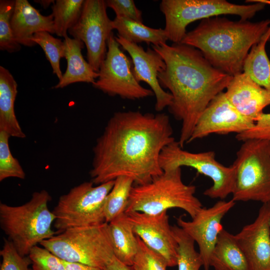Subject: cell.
Wrapping results in <instances>:
<instances>
[{"instance_id": "cell-1", "label": "cell", "mask_w": 270, "mask_h": 270, "mask_svg": "<svg viewBox=\"0 0 270 270\" xmlns=\"http://www.w3.org/2000/svg\"><path fill=\"white\" fill-rule=\"evenodd\" d=\"M172 134L165 113L115 112L94 146L91 182L98 185L126 176L135 185L150 182L163 172L159 158L176 140Z\"/></svg>"}, {"instance_id": "cell-2", "label": "cell", "mask_w": 270, "mask_h": 270, "mask_svg": "<svg viewBox=\"0 0 270 270\" xmlns=\"http://www.w3.org/2000/svg\"><path fill=\"white\" fill-rule=\"evenodd\" d=\"M152 47L166 64L158 78L160 86L168 89L172 96L168 108L182 122L178 142L183 148L204 110L226 89L232 76L213 66L200 50L192 46L166 42Z\"/></svg>"}, {"instance_id": "cell-3", "label": "cell", "mask_w": 270, "mask_h": 270, "mask_svg": "<svg viewBox=\"0 0 270 270\" xmlns=\"http://www.w3.org/2000/svg\"><path fill=\"white\" fill-rule=\"evenodd\" d=\"M270 26V19L251 22L214 16L202 20L181 43L198 49L213 66L233 76L243 72L250 50Z\"/></svg>"}, {"instance_id": "cell-4", "label": "cell", "mask_w": 270, "mask_h": 270, "mask_svg": "<svg viewBox=\"0 0 270 270\" xmlns=\"http://www.w3.org/2000/svg\"><path fill=\"white\" fill-rule=\"evenodd\" d=\"M51 200L42 190L20 206L0 203V228L22 256H28L34 246L56 234L52 229L56 216L48 207Z\"/></svg>"}, {"instance_id": "cell-5", "label": "cell", "mask_w": 270, "mask_h": 270, "mask_svg": "<svg viewBox=\"0 0 270 270\" xmlns=\"http://www.w3.org/2000/svg\"><path fill=\"white\" fill-rule=\"evenodd\" d=\"M196 191V186L182 182L181 168L163 171L148 183L134 185L125 213L157 214L170 208H178L192 218L202 208L194 195Z\"/></svg>"}, {"instance_id": "cell-6", "label": "cell", "mask_w": 270, "mask_h": 270, "mask_svg": "<svg viewBox=\"0 0 270 270\" xmlns=\"http://www.w3.org/2000/svg\"><path fill=\"white\" fill-rule=\"evenodd\" d=\"M40 245L62 260L102 269L114 257L107 222L66 230Z\"/></svg>"}, {"instance_id": "cell-7", "label": "cell", "mask_w": 270, "mask_h": 270, "mask_svg": "<svg viewBox=\"0 0 270 270\" xmlns=\"http://www.w3.org/2000/svg\"><path fill=\"white\" fill-rule=\"evenodd\" d=\"M232 165L236 172L234 200L270 202V140L242 142Z\"/></svg>"}, {"instance_id": "cell-8", "label": "cell", "mask_w": 270, "mask_h": 270, "mask_svg": "<svg viewBox=\"0 0 270 270\" xmlns=\"http://www.w3.org/2000/svg\"><path fill=\"white\" fill-rule=\"evenodd\" d=\"M266 4L256 2L236 4L225 0H162L160 10L164 16V28L168 40L181 43L190 23L222 14H234L248 20L262 10Z\"/></svg>"}, {"instance_id": "cell-9", "label": "cell", "mask_w": 270, "mask_h": 270, "mask_svg": "<svg viewBox=\"0 0 270 270\" xmlns=\"http://www.w3.org/2000/svg\"><path fill=\"white\" fill-rule=\"evenodd\" d=\"M114 183V180L94 186L92 182H86L62 195L52 211L56 216L54 227L58 232L106 222V199Z\"/></svg>"}, {"instance_id": "cell-10", "label": "cell", "mask_w": 270, "mask_h": 270, "mask_svg": "<svg viewBox=\"0 0 270 270\" xmlns=\"http://www.w3.org/2000/svg\"><path fill=\"white\" fill-rule=\"evenodd\" d=\"M159 163L163 171L186 166L210 178L213 184L204 191V194L211 198L223 200L233 192L236 180L234 168L232 165L225 166L217 161L214 151L190 152L184 150L178 142L174 140L163 148Z\"/></svg>"}, {"instance_id": "cell-11", "label": "cell", "mask_w": 270, "mask_h": 270, "mask_svg": "<svg viewBox=\"0 0 270 270\" xmlns=\"http://www.w3.org/2000/svg\"><path fill=\"white\" fill-rule=\"evenodd\" d=\"M113 32L107 43V52L92 86L110 96L138 100L154 95L152 90L136 80L132 63L120 48Z\"/></svg>"}, {"instance_id": "cell-12", "label": "cell", "mask_w": 270, "mask_h": 270, "mask_svg": "<svg viewBox=\"0 0 270 270\" xmlns=\"http://www.w3.org/2000/svg\"><path fill=\"white\" fill-rule=\"evenodd\" d=\"M106 8V0H84L78 20L68 31L73 38L86 45L88 62L98 72L105 58L108 40L114 30Z\"/></svg>"}, {"instance_id": "cell-13", "label": "cell", "mask_w": 270, "mask_h": 270, "mask_svg": "<svg viewBox=\"0 0 270 270\" xmlns=\"http://www.w3.org/2000/svg\"><path fill=\"white\" fill-rule=\"evenodd\" d=\"M235 204L232 199L220 200L212 206L202 207L190 221L184 220L182 216L176 218L178 226L197 244L204 270H210L211 254L224 229L222 220Z\"/></svg>"}, {"instance_id": "cell-14", "label": "cell", "mask_w": 270, "mask_h": 270, "mask_svg": "<svg viewBox=\"0 0 270 270\" xmlns=\"http://www.w3.org/2000/svg\"><path fill=\"white\" fill-rule=\"evenodd\" d=\"M126 214L134 234L145 245L160 256L168 267L177 266L178 243L167 212L157 214L138 212Z\"/></svg>"}, {"instance_id": "cell-15", "label": "cell", "mask_w": 270, "mask_h": 270, "mask_svg": "<svg viewBox=\"0 0 270 270\" xmlns=\"http://www.w3.org/2000/svg\"><path fill=\"white\" fill-rule=\"evenodd\" d=\"M254 123L238 112L222 92L216 96L204 110L188 143L212 134H239L252 128Z\"/></svg>"}, {"instance_id": "cell-16", "label": "cell", "mask_w": 270, "mask_h": 270, "mask_svg": "<svg viewBox=\"0 0 270 270\" xmlns=\"http://www.w3.org/2000/svg\"><path fill=\"white\" fill-rule=\"evenodd\" d=\"M115 38L131 57L133 64L132 72L136 80L139 83L144 82L150 87L156 98L155 110L160 112L166 107H168L172 102V96L160 86L158 78V74L166 67L161 56L152 48H148L145 50L138 44L130 42L118 35Z\"/></svg>"}, {"instance_id": "cell-17", "label": "cell", "mask_w": 270, "mask_h": 270, "mask_svg": "<svg viewBox=\"0 0 270 270\" xmlns=\"http://www.w3.org/2000/svg\"><path fill=\"white\" fill-rule=\"evenodd\" d=\"M234 236L252 270H270V202L262 204L255 220Z\"/></svg>"}, {"instance_id": "cell-18", "label": "cell", "mask_w": 270, "mask_h": 270, "mask_svg": "<svg viewBox=\"0 0 270 270\" xmlns=\"http://www.w3.org/2000/svg\"><path fill=\"white\" fill-rule=\"evenodd\" d=\"M224 92L238 112L254 122L270 105V93L244 72L232 76Z\"/></svg>"}, {"instance_id": "cell-19", "label": "cell", "mask_w": 270, "mask_h": 270, "mask_svg": "<svg viewBox=\"0 0 270 270\" xmlns=\"http://www.w3.org/2000/svg\"><path fill=\"white\" fill-rule=\"evenodd\" d=\"M11 26L15 40L26 46L36 45L32 38L36 32L54 34L52 14L42 15L27 0H16Z\"/></svg>"}, {"instance_id": "cell-20", "label": "cell", "mask_w": 270, "mask_h": 270, "mask_svg": "<svg viewBox=\"0 0 270 270\" xmlns=\"http://www.w3.org/2000/svg\"><path fill=\"white\" fill-rule=\"evenodd\" d=\"M64 42L67 67L62 78L53 88H62L76 82L92 84L98 78V74L94 70L82 56V49L84 47V42L68 36L64 38Z\"/></svg>"}, {"instance_id": "cell-21", "label": "cell", "mask_w": 270, "mask_h": 270, "mask_svg": "<svg viewBox=\"0 0 270 270\" xmlns=\"http://www.w3.org/2000/svg\"><path fill=\"white\" fill-rule=\"evenodd\" d=\"M18 84L10 72L0 66V131L10 136L24 138L26 135L16 117L14 102Z\"/></svg>"}, {"instance_id": "cell-22", "label": "cell", "mask_w": 270, "mask_h": 270, "mask_svg": "<svg viewBox=\"0 0 270 270\" xmlns=\"http://www.w3.org/2000/svg\"><path fill=\"white\" fill-rule=\"evenodd\" d=\"M210 265L214 270H252L234 235L224 229L212 252Z\"/></svg>"}, {"instance_id": "cell-23", "label": "cell", "mask_w": 270, "mask_h": 270, "mask_svg": "<svg viewBox=\"0 0 270 270\" xmlns=\"http://www.w3.org/2000/svg\"><path fill=\"white\" fill-rule=\"evenodd\" d=\"M108 224L114 256L131 267L138 252V243L127 214H122Z\"/></svg>"}, {"instance_id": "cell-24", "label": "cell", "mask_w": 270, "mask_h": 270, "mask_svg": "<svg viewBox=\"0 0 270 270\" xmlns=\"http://www.w3.org/2000/svg\"><path fill=\"white\" fill-rule=\"evenodd\" d=\"M270 40V26L260 41L250 50L244 64L243 72L270 93V60L266 45Z\"/></svg>"}, {"instance_id": "cell-25", "label": "cell", "mask_w": 270, "mask_h": 270, "mask_svg": "<svg viewBox=\"0 0 270 270\" xmlns=\"http://www.w3.org/2000/svg\"><path fill=\"white\" fill-rule=\"evenodd\" d=\"M112 26L118 31L117 35L136 44L145 42L156 46L168 40L164 29L151 28L143 22L126 18L116 16L112 20Z\"/></svg>"}, {"instance_id": "cell-26", "label": "cell", "mask_w": 270, "mask_h": 270, "mask_svg": "<svg viewBox=\"0 0 270 270\" xmlns=\"http://www.w3.org/2000/svg\"><path fill=\"white\" fill-rule=\"evenodd\" d=\"M84 2V0L55 1L52 7L55 34L64 38L68 36V32L80 16Z\"/></svg>"}, {"instance_id": "cell-27", "label": "cell", "mask_w": 270, "mask_h": 270, "mask_svg": "<svg viewBox=\"0 0 270 270\" xmlns=\"http://www.w3.org/2000/svg\"><path fill=\"white\" fill-rule=\"evenodd\" d=\"M134 180L121 176L114 180V186L108 194L104 204L106 222L109 223L120 214L125 213Z\"/></svg>"}, {"instance_id": "cell-28", "label": "cell", "mask_w": 270, "mask_h": 270, "mask_svg": "<svg viewBox=\"0 0 270 270\" xmlns=\"http://www.w3.org/2000/svg\"><path fill=\"white\" fill-rule=\"evenodd\" d=\"M178 243V270H200L203 262L200 253L194 248V241L178 225L172 226Z\"/></svg>"}, {"instance_id": "cell-29", "label": "cell", "mask_w": 270, "mask_h": 270, "mask_svg": "<svg viewBox=\"0 0 270 270\" xmlns=\"http://www.w3.org/2000/svg\"><path fill=\"white\" fill-rule=\"evenodd\" d=\"M32 41L38 44L43 50L46 57L50 63L53 73L60 80L62 77L60 68V60L64 58V46L61 39L54 37L47 32L36 33Z\"/></svg>"}, {"instance_id": "cell-30", "label": "cell", "mask_w": 270, "mask_h": 270, "mask_svg": "<svg viewBox=\"0 0 270 270\" xmlns=\"http://www.w3.org/2000/svg\"><path fill=\"white\" fill-rule=\"evenodd\" d=\"M16 0H0V50L12 53L20 50L21 46L14 38L11 19Z\"/></svg>"}, {"instance_id": "cell-31", "label": "cell", "mask_w": 270, "mask_h": 270, "mask_svg": "<svg viewBox=\"0 0 270 270\" xmlns=\"http://www.w3.org/2000/svg\"><path fill=\"white\" fill-rule=\"evenodd\" d=\"M10 136L6 132L0 131V181L9 178L21 180L26 178V173L18 160L14 158L9 147Z\"/></svg>"}, {"instance_id": "cell-32", "label": "cell", "mask_w": 270, "mask_h": 270, "mask_svg": "<svg viewBox=\"0 0 270 270\" xmlns=\"http://www.w3.org/2000/svg\"><path fill=\"white\" fill-rule=\"evenodd\" d=\"M138 250L131 268L132 270H166L168 265L159 254L150 249L136 236Z\"/></svg>"}, {"instance_id": "cell-33", "label": "cell", "mask_w": 270, "mask_h": 270, "mask_svg": "<svg viewBox=\"0 0 270 270\" xmlns=\"http://www.w3.org/2000/svg\"><path fill=\"white\" fill-rule=\"evenodd\" d=\"M0 255L2 258L0 270H32L29 268L32 261L28 256H22L8 239H4Z\"/></svg>"}, {"instance_id": "cell-34", "label": "cell", "mask_w": 270, "mask_h": 270, "mask_svg": "<svg viewBox=\"0 0 270 270\" xmlns=\"http://www.w3.org/2000/svg\"><path fill=\"white\" fill-rule=\"evenodd\" d=\"M28 256L32 270H66L62 260L42 246H34Z\"/></svg>"}, {"instance_id": "cell-35", "label": "cell", "mask_w": 270, "mask_h": 270, "mask_svg": "<svg viewBox=\"0 0 270 270\" xmlns=\"http://www.w3.org/2000/svg\"><path fill=\"white\" fill-rule=\"evenodd\" d=\"M236 138L242 142L250 139L270 140V112H263L252 128L237 134Z\"/></svg>"}, {"instance_id": "cell-36", "label": "cell", "mask_w": 270, "mask_h": 270, "mask_svg": "<svg viewBox=\"0 0 270 270\" xmlns=\"http://www.w3.org/2000/svg\"><path fill=\"white\" fill-rule=\"evenodd\" d=\"M107 7L111 8L116 17H122L143 22L142 12L132 0H106Z\"/></svg>"}, {"instance_id": "cell-37", "label": "cell", "mask_w": 270, "mask_h": 270, "mask_svg": "<svg viewBox=\"0 0 270 270\" xmlns=\"http://www.w3.org/2000/svg\"><path fill=\"white\" fill-rule=\"evenodd\" d=\"M62 262L64 264L66 270H104L100 268L92 266L81 263L69 262L64 260H62Z\"/></svg>"}, {"instance_id": "cell-38", "label": "cell", "mask_w": 270, "mask_h": 270, "mask_svg": "<svg viewBox=\"0 0 270 270\" xmlns=\"http://www.w3.org/2000/svg\"><path fill=\"white\" fill-rule=\"evenodd\" d=\"M104 270H132L131 267L128 266L118 260L115 256L108 264Z\"/></svg>"}, {"instance_id": "cell-39", "label": "cell", "mask_w": 270, "mask_h": 270, "mask_svg": "<svg viewBox=\"0 0 270 270\" xmlns=\"http://www.w3.org/2000/svg\"><path fill=\"white\" fill-rule=\"evenodd\" d=\"M36 2L40 4L44 8H48L50 4L55 2L54 0H34Z\"/></svg>"}, {"instance_id": "cell-40", "label": "cell", "mask_w": 270, "mask_h": 270, "mask_svg": "<svg viewBox=\"0 0 270 270\" xmlns=\"http://www.w3.org/2000/svg\"><path fill=\"white\" fill-rule=\"evenodd\" d=\"M246 2H262L264 4H269L270 5V0H246Z\"/></svg>"}, {"instance_id": "cell-41", "label": "cell", "mask_w": 270, "mask_h": 270, "mask_svg": "<svg viewBox=\"0 0 270 270\" xmlns=\"http://www.w3.org/2000/svg\"></svg>"}]
</instances>
